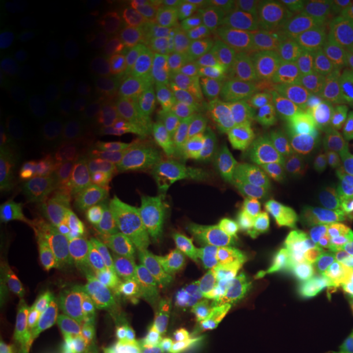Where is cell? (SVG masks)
Wrapping results in <instances>:
<instances>
[{
  "label": "cell",
  "mask_w": 353,
  "mask_h": 353,
  "mask_svg": "<svg viewBox=\"0 0 353 353\" xmlns=\"http://www.w3.org/2000/svg\"><path fill=\"white\" fill-rule=\"evenodd\" d=\"M90 232V204L67 173H20L0 196V294L36 299L59 287Z\"/></svg>",
  "instance_id": "obj_1"
},
{
  "label": "cell",
  "mask_w": 353,
  "mask_h": 353,
  "mask_svg": "<svg viewBox=\"0 0 353 353\" xmlns=\"http://www.w3.org/2000/svg\"><path fill=\"white\" fill-rule=\"evenodd\" d=\"M169 24L150 4L134 0H83L79 8H43L28 20V51L51 75L94 83L134 75L165 48Z\"/></svg>",
  "instance_id": "obj_2"
},
{
  "label": "cell",
  "mask_w": 353,
  "mask_h": 353,
  "mask_svg": "<svg viewBox=\"0 0 353 353\" xmlns=\"http://www.w3.org/2000/svg\"><path fill=\"white\" fill-rule=\"evenodd\" d=\"M271 314L294 353H353V259L334 236H299L279 255Z\"/></svg>",
  "instance_id": "obj_3"
},
{
  "label": "cell",
  "mask_w": 353,
  "mask_h": 353,
  "mask_svg": "<svg viewBox=\"0 0 353 353\" xmlns=\"http://www.w3.org/2000/svg\"><path fill=\"white\" fill-rule=\"evenodd\" d=\"M228 204V189L204 176H145L106 204L102 228L130 255H161L192 240Z\"/></svg>",
  "instance_id": "obj_4"
},
{
  "label": "cell",
  "mask_w": 353,
  "mask_h": 353,
  "mask_svg": "<svg viewBox=\"0 0 353 353\" xmlns=\"http://www.w3.org/2000/svg\"><path fill=\"white\" fill-rule=\"evenodd\" d=\"M118 145L134 165L153 176H189L204 173L228 150L224 130L201 102L189 99H145L130 106L118 122Z\"/></svg>",
  "instance_id": "obj_5"
},
{
  "label": "cell",
  "mask_w": 353,
  "mask_h": 353,
  "mask_svg": "<svg viewBox=\"0 0 353 353\" xmlns=\"http://www.w3.org/2000/svg\"><path fill=\"white\" fill-rule=\"evenodd\" d=\"M173 322L161 303L145 290H114L99 306H90L75 330L83 353H169Z\"/></svg>",
  "instance_id": "obj_6"
},
{
  "label": "cell",
  "mask_w": 353,
  "mask_h": 353,
  "mask_svg": "<svg viewBox=\"0 0 353 353\" xmlns=\"http://www.w3.org/2000/svg\"><path fill=\"white\" fill-rule=\"evenodd\" d=\"M8 353H83V345L55 338V334H36V338H20Z\"/></svg>",
  "instance_id": "obj_7"
},
{
  "label": "cell",
  "mask_w": 353,
  "mask_h": 353,
  "mask_svg": "<svg viewBox=\"0 0 353 353\" xmlns=\"http://www.w3.org/2000/svg\"><path fill=\"white\" fill-rule=\"evenodd\" d=\"M240 353H294V350H287L283 341H271V338H252Z\"/></svg>",
  "instance_id": "obj_8"
}]
</instances>
